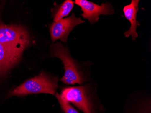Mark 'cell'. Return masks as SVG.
<instances>
[{"instance_id": "1", "label": "cell", "mask_w": 151, "mask_h": 113, "mask_svg": "<svg viewBox=\"0 0 151 113\" xmlns=\"http://www.w3.org/2000/svg\"><path fill=\"white\" fill-rule=\"evenodd\" d=\"M91 88L90 85L65 87L62 90L60 95L83 113H104V107L94 100Z\"/></svg>"}, {"instance_id": "2", "label": "cell", "mask_w": 151, "mask_h": 113, "mask_svg": "<svg viewBox=\"0 0 151 113\" xmlns=\"http://www.w3.org/2000/svg\"><path fill=\"white\" fill-rule=\"evenodd\" d=\"M58 78L46 73L39 75L24 81L10 92L9 96H27L30 94L46 93L54 95L58 88Z\"/></svg>"}, {"instance_id": "3", "label": "cell", "mask_w": 151, "mask_h": 113, "mask_svg": "<svg viewBox=\"0 0 151 113\" xmlns=\"http://www.w3.org/2000/svg\"><path fill=\"white\" fill-rule=\"evenodd\" d=\"M51 56L61 59L64 66L65 73L61 81L66 85H82L86 78L75 61L71 57L68 49L60 42L53 44L51 47Z\"/></svg>"}, {"instance_id": "4", "label": "cell", "mask_w": 151, "mask_h": 113, "mask_svg": "<svg viewBox=\"0 0 151 113\" xmlns=\"http://www.w3.org/2000/svg\"><path fill=\"white\" fill-rule=\"evenodd\" d=\"M0 44L23 52L29 44L28 33L22 26L6 25L0 22Z\"/></svg>"}, {"instance_id": "5", "label": "cell", "mask_w": 151, "mask_h": 113, "mask_svg": "<svg viewBox=\"0 0 151 113\" xmlns=\"http://www.w3.org/2000/svg\"><path fill=\"white\" fill-rule=\"evenodd\" d=\"M85 22L80 18L76 17L75 14L73 13L68 17L52 23L50 28L52 42L54 43L57 40H60L63 43H67L68 35L74 27Z\"/></svg>"}, {"instance_id": "6", "label": "cell", "mask_w": 151, "mask_h": 113, "mask_svg": "<svg viewBox=\"0 0 151 113\" xmlns=\"http://www.w3.org/2000/svg\"><path fill=\"white\" fill-rule=\"evenodd\" d=\"M74 2L81 8L83 12L81 16L87 19L92 24L98 22L100 15H111L114 13L113 6L107 2L102 3L101 5L87 0H76Z\"/></svg>"}, {"instance_id": "7", "label": "cell", "mask_w": 151, "mask_h": 113, "mask_svg": "<svg viewBox=\"0 0 151 113\" xmlns=\"http://www.w3.org/2000/svg\"><path fill=\"white\" fill-rule=\"evenodd\" d=\"M22 53L0 44V76L6 75L18 63Z\"/></svg>"}, {"instance_id": "8", "label": "cell", "mask_w": 151, "mask_h": 113, "mask_svg": "<svg viewBox=\"0 0 151 113\" xmlns=\"http://www.w3.org/2000/svg\"><path fill=\"white\" fill-rule=\"evenodd\" d=\"M139 1V0H132L131 3L125 6L123 10L124 17L129 21L131 24L129 29L124 32V36L126 38L132 36L133 40H135L138 37V33L136 32L137 28L138 26L140 25V24L137 20Z\"/></svg>"}, {"instance_id": "9", "label": "cell", "mask_w": 151, "mask_h": 113, "mask_svg": "<svg viewBox=\"0 0 151 113\" xmlns=\"http://www.w3.org/2000/svg\"><path fill=\"white\" fill-rule=\"evenodd\" d=\"M74 6V2L71 0H66L61 5L57 6L53 12V21L57 22L69 15Z\"/></svg>"}, {"instance_id": "10", "label": "cell", "mask_w": 151, "mask_h": 113, "mask_svg": "<svg viewBox=\"0 0 151 113\" xmlns=\"http://www.w3.org/2000/svg\"><path fill=\"white\" fill-rule=\"evenodd\" d=\"M123 113H151V101L144 100L126 106Z\"/></svg>"}, {"instance_id": "11", "label": "cell", "mask_w": 151, "mask_h": 113, "mask_svg": "<svg viewBox=\"0 0 151 113\" xmlns=\"http://www.w3.org/2000/svg\"><path fill=\"white\" fill-rule=\"evenodd\" d=\"M56 96L61 106V109L64 113H79L78 111L71 105L70 103L62 97L61 95L57 93Z\"/></svg>"}]
</instances>
